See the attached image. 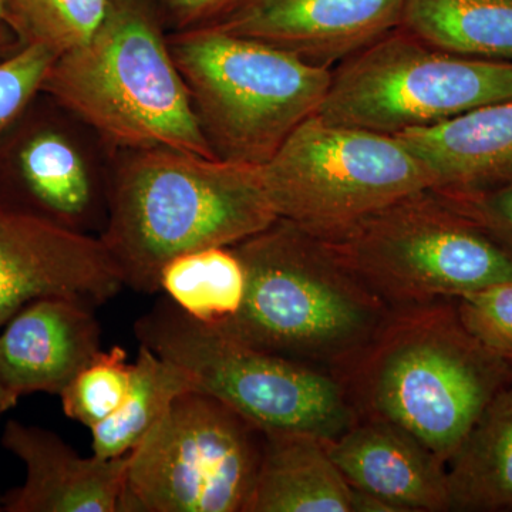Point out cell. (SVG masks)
Returning <instances> with one entry per match:
<instances>
[{
	"label": "cell",
	"mask_w": 512,
	"mask_h": 512,
	"mask_svg": "<svg viewBox=\"0 0 512 512\" xmlns=\"http://www.w3.org/2000/svg\"><path fill=\"white\" fill-rule=\"evenodd\" d=\"M261 167L174 148L126 151L109 178L99 235L124 286L158 293L161 268L175 256L232 247L274 224Z\"/></svg>",
	"instance_id": "cell-1"
},
{
	"label": "cell",
	"mask_w": 512,
	"mask_h": 512,
	"mask_svg": "<svg viewBox=\"0 0 512 512\" xmlns=\"http://www.w3.org/2000/svg\"><path fill=\"white\" fill-rule=\"evenodd\" d=\"M467 332L494 355L512 362V281L484 286L454 298Z\"/></svg>",
	"instance_id": "cell-25"
},
{
	"label": "cell",
	"mask_w": 512,
	"mask_h": 512,
	"mask_svg": "<svg viewBox=\"0 0 512 512\" xmlns=\"http://www.w3.org/2000/svg\"><path fill=\"white\" fill-rule=\"evenodd\" d=\"M110 0H3L19 46H43L57 56L86 42Z\"/></svg>",
	"instance_id": "cell-23"
},
{
	"label": "cell",
	"mask_w": 512,
	"mask_h": 512,
	"mask_svg": "<svg viewBox=\"0 0 512 512\" xmlns=\"http://www.w3.org/2000/svg\"><path fill=\"white\" fill-rule=\"evenodd\" d=\"M19 47L18 43L12 42V40L0 39V59L9 56L10 53L15 52Z\"/></svg>",
	"instance_id": "cell-31"
},
{
	"label": "cell",
	"mask_w": 512,
	"mask_h": 512,
	"mask_svg": "<svg viewBox=\"0 0 512 512\" xmlns=\"http://www.w3.org/2000/svg\"><path fill=\"white\" fill-rule=\"evenodd\" d=\"M3 511V497H0V512Z\"/></svg>",
	"instance_id": "cell-32"
},
{
	"label": "cell",
	"mask_w": 512,
	"mask_h": 512,
	"mask_svg": "<svg viewBox=\"0 0 512 512\" xmlns=\"http://www.w3.org/2000/svg\"><path fill=\"white\" fill-rule=\"evenodd\" d=\"M239 0H151L170 33L204 28L227 15Z\"/></svg>",
	"instance_id": "cell-28"
},
{
	"label": "cell",
	"mask_w": 512,
	"mask_h": 512,
	"mask_svg": "<svg viewBox=\"0 0 512 512\" xmlns=\"http://www.w3.org/2000/svg\"><path fill=\"white\" fill-rule=\"evenodd\" d=\"M406 0H239L210 28L333 67L400 28Z\"/></svg>",
	"instance_id": "cell-13"
},
{
	"label": "cell",
	"mask_w": 512,
	"mask_h": 512,
	"mask_svg": "<svg viewBox=\"0 0 512 512\" xmlns=\"http://www.w3.org/2000/svg\"><path fill=\"white\" fill-rule=\"evenodd\" d=\"M329 242L392 308L512 281L511 252L431 188Z\"/></svg>",
	"instance_id": "cell-8"
},
{
	"label": "cell",
	"mask_w": 512,
	"mask_h": 512,
	"mask_svg": "<svg viewBox=\"0 0 512 512\" xmlns=\"http://www.w3.org/2000/svg\"><path fill=\"white\" fill-rule=\"evenodd\" d=\"M127 359V350L121 346L100 349L60 394L66 417L90 430L116 412L133 377V363Z\"/></svg>",
	"instance_id": "cell-24"
},
{
	"label": "cell",
	"mask_w": 512,
	"mask_h": 512,
	"mask_svg": "<svg viewBox=\"0 0 512 512\" xmlns=\"http://www.w3.org/2000/svg\"><path fill=\"white\" fill-rule=\"evenodd\" d=\"M450 511H512V382L485 406L447 463Z\"/></svg>",
	"instance_id": "cell-19"
},
{
	"label": "cell",
	"mask_w": 512,
	"mask_h": 512,
	"mask_svg": "<svg viewBox=\"0 0 512 512\" xmlns=\"http://www.w3.org/2000/svg\"><path fill=\"white\" fill-rule=\"evenodd\" d=\"M123 288L99 235L0 205V329L39 299H74L96 309Z\"/></svg>",
	"instance_id": "cell-12"
},
{
	"label": "cell",
	"mask_w": 512,
	"mask_h": 512,
	"mask_svg": "<svg viewBox=\"0 0 512 512\" xmlns=\"http://www.w3.org/2000/svg\"><path fill=\"white\" fill-rule=\"evenodd\" d=\"M510 365H511V377H512V362L510 363Z\"/></svg>",
	"instance_id": "cell-33"
},
{
	"label": "cell",
	"mask_w": 512,
	"mask_h": 512,
	"mask_svg": "<svg viewBox=\"0 0 512 512\" xmlns=\"http://www.w3.org/2000/svg\"><path fill=\"white\" fill-rule=\"evenodd\" d=\"M402 28L447 52L512 62V0H406Z\"/></svg>",
	"instance_id": "cell-20"
},
{
	"label": "cell",
	"mask_w": 512,
	"mask_h": 512,
	"mask_svg": "<svg viewBox=\"0 0 512 512\" xmlns=\"http://www.w3.org/2000/svg\"><path fill=\"white\" fill-rule=\"evenodd\" d=\"M168 42L208 146L232 163H268L332 82L328 67L210 26L168 33Z\"/></svg>",
	"instance_id": "cell-5"
},
{
	"label": "cell",
	"mask_w": 512,
	"mask_h": 512,
	"mask_svg": "<svg viewBox=\"0 0 512 512\" xmlns=\"http://www.w3.org/2000/svg\"><path fill=\"white\" fill-rule=\"evenodd\" d=\"M234 248L247 293L217 329L252 348L343 379L392 315L332 242L292 222L278 218Z\"/></svg>",
	"instance_id": "cell-2"
},
{
	"label": "cell",
	"mask_w": 512,
	"mask_h": 512,
	"mask_svg": "<svg viewBox=\"0 0 512 512\" xmlns=\"http://www.w3.org/2000/svg\"><path fill=\"white\" fill-rule=\"evenodd\" d=\"M100 349L101 328L92 306L39 299L0 329V382L19 397L60 396Z\"/></svg>",
	"instance_id": "cell-16"
},
{
	"label": "cell",
	"mask_w": 512,
	"mask_h": 512,
	"mask_svg": "<svg viewBox=\"0 0 512 512\" xmlns=\"http://www.w3.org/2000/svg\"><path fill=\"white\" fill-rule=\"evenodd\" d=\"M198 390L184 369L140 345L130 390L119 409L92 427L93 456H128L150 433L178 396Z\"/></svg>",
	"instance_id": "cell-22"
},
{
	"label": "cell",
	"mask_w": 512,
	"mask_h": 512,
	"mask_svg": "<svg viewBox=\"0 0 512 512\" xmlns=\"http://www.w3.org/2000/svg\"><path fill=\"white\" fill-rule=\"evenodd\" d=\"M2 446L26 468L3 495L5 512H119L127 456L82 457L53 431L9 420Z\"/></svg>",
	"instance_id": "cell-14"
},
{
	"label": "cell",
	"mask_w": 512,
	"mask_h": 512,
	"mask_svg": "<svg viewBox=\"0 0 512 512\" xmlns=\"http://www.w3.org/2000/svg\"><path fill=\"white\" fill-rule=\"evenodd\" d=\"M512 99V62L457 55L400 26L332 69L318 116L394 134Z\"/></svg>",
	"instance_id": "cell-9"
},
{
	"label": "cell",
	"mask_w": 512,
	"mask_h": 512,
	"mask_svg": "<svg viewBox=\"0 0 512 512\" xmlns=\"http://www.w3.org/2000/svg\"><path fill=\"white\" fill-rule=\"evenodd\" d=\"M134 335L140 345L191 375L198 390L264 433L330 441L359 417L339 376L245 345L185 315L165 296L136 320Z\"/></svg>",
	"instance_id": "cell-6"
},
{
	"label": "cell",
	"mask_w": 512,
	"mask_h": 512,
	"mask_svg": "<svg viewBox=\"0 0 512 512\" xmlns=\"http://www.w3.org/2000/svg\"><path fill=\"white\" fill-rule=\"evenodd\" d=\"M158 292L202 325L220 328L244 303L247 272L234 245L195 249L161 268Z\"/></svg>",
	"instance_id": "cell-21"
},
{
	"label": "cell",
	"mask_w": 512,
	"mask_h": 512,
	"mask_svg": "<svg viewBox=\"0 0 512 512\" xmlns=\"http://www.w3.org/2000/svg\"><path fill=\"white\" fill-rule=\"evenodd\" d=\"M261 170L276 217L326 241L431 188L429 174L399 138L318 114L296 127Z\"/></svg>",
	"instance_id": "cell-7"
},
{
	"label": "cell",
	"mask_w": 512,
	"mask_h": 512,
	"mask_svg": "<svg viewBox=\"0 0 512 512\" xmlns=\"http://www.w3.org/2000/svg\"><path fill=\"white\" fill-rule=\"evenodd\" d=\"M56 53L43 46H22L0 59V138L8 133L42 93Z\"/></svg>",
	"instance_id": "cell-26"
},
{
	"label": "cell",
	"mask_w": 512,
	"mask_h": 512,
	"mask_svg": "<svg viewBox=\"0 0 512 512\" xmlns=\"http://www.w3.org/2000/svg\"><path fill=\"white\" fill-rule=\"evenodd\" d=\"M423 165L431 190L473 195L512 181V99L394 134Z\"/></svg>",
	"instance_id": "cell-17"
},
{
	"label": "cell",
	"mask_w": 512,
	"mask_h": 512,
	"mask_svg": "<svg viewBox=\"0 0 512 512\" xmlns=\"http://www.w3.org/2000/svg\"><path fill=\"white\" fill-rule=\"evenodd\" d=\"M262 450L255 424L185 392L128 454L119 512H248Z\"/></svg>",
	"instance_id": "cell-10"
},
{
	"label": "cell",
	"mask_w": 512,
	"mask_h": 512,
	"mask_svg": "<svg viewBox=\"0 0 512 512\" xmlns=\"http://www.w3.org/2000/svg\"><path fill=\"white\" fill-rule=\"evenodd\" d=\"M325 444L355 490L386 501L397 512L450 511L447 467L402 427L359 416Z\"/></svg>",
	"instance_id": "cell-15"
},
{
	"label": "cell",
	"mask_w": 512,
	"mask_h": 512,
	"mask_svg": "<svg viewBox=\"0 0 512 512\" xmlns=\"http://www.w3.org/2000/svg\"><path fill=\"white\" fill-rule=\"evenodd\" d=\"M444 197L512 254V181L478 194Z\"/></svg>",
	"instance_id": "cell-27"
},
{
	"label": "cell",
	"mask_w": 512,
	"mask_h": 512,
	"mask_svg": "<svg viewBox=\"0 0 512 512\" xmlns=\"http://www.w3.org/2000/svg\"><path fill=\"white\" fill-rule=\"evenodd\" d=\"M32 104L0 138V205L100 235L109 180H101L69 127Z\"/></svg>",
	"instance_id": "cell-11"
},
{
	"label": "cell",
	"mask_w": 512,
	"mask_h": 512,
	"mask_svg": "<svg viewBox=\"0 0 512 512\" xmlns=\"http://www.w3.org/2000/svg\"><path fill=\"white\" fill-rule=\"evenodd\" d=\"M151 0H110L82 45L56 57L42 94L123 151L174 148L217 158Z\"/></svg>",
	"instance_id": "cell-4"
},
{
	"label": "cell",
	"mask_w": 512,
	"mask_h": 512,
	"mask_svg": "<svg viewBox=\"0 0 512 512\" xmlns=\"http://www.w3.org/2000/svg\"><path fill=\"white\" fill-rule=\"evenodd\" d=\"M343 382L359 416L409 431L447 467L512 377L510 362L464 328L454 299H440L393 308Z\"/></svg>",
	"instance_id": "cell-3"
},
{
	"label": "cell",
	"mask_w": 512,
	"mask_h": 512,
	"mask_svg": "<svg viewBox=\"0 0 512 512\" xmlns=\"http://www.w3.org/2000/svg\"><path fill=\"white\" fill-rule=\"evenodd\" d=\"M0 39L12 40V42L18 43V40H16L15 35H13L12 30L9 28L8 13H6L3 0H0Z\"/></svg>",
	"instance_id": "cell-30"
},
{
	"label": "cell",
	"mask_w": 512,
	"mask_h": 512,
	"mask_svg": "<svg viewBox=\"0 0 512 512\" xmlns=\"http://www.w3.org/2000/svg\"><path fill=\"white\" fill-rule=\"evenodd\" d=\"M19 399V396L10 392L8 387L0 382V417H2L3 414L8 413L10 409H13V407L18 404Z\"/></svg>",
	"instance_id": "cell-29"
},
{
	"label": "cell",
	"mask_w": 512,
	"mask_h": 512,
	"mask_svg": "<svg viewBox=\"0 0 512 512\" xmlns=\"http://www.w3.org/2000/svg\"><path fill=\"white\" fill-rule=\"evenodd\" d=\"M353 500L355 490L333 463L325 441L308 434L264 433L248 512H353Z\"/></svg>",
	"instance_id": "cell-18"
}]
</instances>
